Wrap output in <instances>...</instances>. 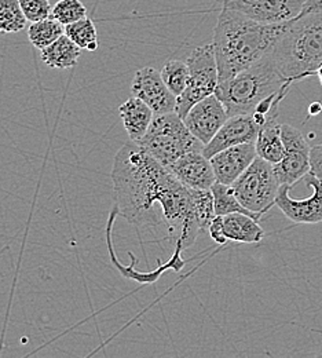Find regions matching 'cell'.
Returning <instances> with one entry per match:
<instances>
[{
	"mask_svg": "<svg viewBox=\"0 0 322 358\" xmlns=\"http://www.w3.org/2000/svg\"><path fill=\"white\" fill-rule=\"evenodd\" d=\"M177 180L137 142H127L117 152L112 169L113 200L119 215L136 227L163 224L161 206Z\"/></svg>",
	"mask_w": 322,
	"mask_h": 358,
	"instance_id": "cell-1",
	"label": "cell"
},
{
	"mask_svg": "<svg viewBox=\"0 0 322 358\" xmlns=\"http://www.w3.org/2000/svg\"><path fill=\"white\" fill-rule=\"evenodd\" d=\"M291 24L292 21L262 24L235 10L222 7L212 42L219 83L234 78L269 54Z\"/></svg>",
	"mask_w": 322,
	"mask_h": 358,
	"instance_id": "cell-2",
	"label": "cell"
},
{
	"mask_svg": "<svg viewBox=\"0 0 322 358\" xmlns=\"http://www.w3.org/2000/svg\"><path fill=\"white\" fill-rule=\"evenodd\" d=\"M270 54L286 79L298 82L317 75L322 65V0H306Z\"/></svg>",
	"mask_w": 322,
	"mask_h": 358,
	"instance_id": "cell-3",
	"label": "cell"
},
{
	"mask_svg": "<svg viewBox=\"0 0 322 358\" xmlns=\"http://www.w3.org/2000/svg\"><path fill=\"white\" fill-rule=\"evenodd\" d=\"M295 83L282 76L272 54H266L252 66L240 72L234 78L218 85L215 95L225 105L229 117L237 115H252L256 106L268 96Z\"/></svg>",
	"mask_w": 322,
	"mask_h": 358,
	"instance_id": "cell-4",
	"label": "cell"
},
{
	"mask_svg": "<svg viewBox=\"0 0 322 358\" xmlns=\"http://www.w3.org/2000/svg\"><path fill=\"white\" fill-rule=\"evenodd\" d=\"M137 143L166 169L189 152H203L205 146L189 131L177 112L156 115L147 133Z\"/></svg>",
	"mask_w": 322,
	"mask_h": 358,
	"instance_id": "cell-5",
	"label": "cell"
},
{
	"mask_svg": "<svg viewBox=\"0 0 322 358\" xmlns=\"http://www.w3.org/2000/svg\"><path fill=\"white\" fill-rule=\"evenodd\" d=\"M279 186L273 164L259 156L231 185L240 203L261 218L276 206Z\"/></svg>",
	"mask_w": 322,
	"mask_h": 358,
	"instance_id": "cell-6",
	"label": "cell"
},
{
	"mask_svg": "<svg viewBox=\"0 0 322 358\" xmlns=\"http://www.w3.org/2000/svg\"><path fill=\"white\" fill-rule=\"evenodd\" d=\"M189 80L184 92L178 96L177 113L184 119L198 101L215 94L219 85V71L214 45L196 47L186 59Z\"/></svg>",
	"mask_w": 322,
	"mask_h": 358,
	"instance_id": "cell-7",
	"label": "cell"
},
{
	"mask_svg": "<svg viewBox=\"0 0 322 358\" xmlns=\"http://www.w3.org/2000/svg\"><path fill=\"white\" fill-rule=\"evenodd\" d=\"M281 136L285 150L281 162L273 166L275 174L279 185H295L310 173L312 148L293 126L281 124Z\"/></svg>",
	"mask_w": 322,
	"mask_h": 358,
	"instance_id": "cell-8",
	"label": "cell"
},
{
	"mask_svg": "<svg viewBox=\"0 0 322 358\" xmlns=\"http://www.w3.org/2000/svg\"><path fill=\"white\" fill-rule=\"evenodd\" d=\"M302 180L312 189V196L293 199L291 196L293 185H281L277 193L276 206L295 224H320L322 222V182L310 173Z\"/></svg>",
	"mask_w": 322,
	"mask_h": 358,
	"instance_id": "cell-9",
	"label": "cell"
},
{
	"mask_svg": "<svg viewBox=\"0 0 322 358\" xmlns=\"http://www.w3.org/2000/svg\"><path fill=\"white\" fill-rule=\"evenodd\" d=\"M305 3L306 0H226L222 4L262 24H282L296 18Z\"/></svg>",
	"mask_w": 322,
	"mask_h": 358,
	"instance_id": "cell-10",
	"label": "cell"
},
{
	"mask_svg": "<svg viewBox=\"0 0 322 358\" xmlns=\"http://www.w3.org/2000/svg\"><path fill=\"white\" fill-rule=\"evenodd\" d=\"M134 96L147 103L156 115L177 112L178 96L171 92L156 68L145 66L136 72L131 83Z\"/></svg>",
	"mask_w": 322,
	"mask_h": 358,
	"instance_id": "cell-11",
	"label": "cell"
},
{
	"mask_svg": "<svg viewBox=\"0 0 322 358\" xmlns=\"http://www.w3.org/2000/svg\"><path fill=\"white\" fill-rule=\"evenodd\" d=\"M228 119L229 115L225 105L215 94H212L191 106L184 116V122L189 131L207 145L218 134Z\"/></svg>",
	"mask_w": 322,
	"mask_h": 358,
	"instance_id": "cell-12",
	"label": "cell"
},
{
	"mask_svg": "<svg viewBox=\"0 0 322 358\" xmlns=\"http://www.w3.org/2000/svg\"><path fill=\"white\" fill-rule=\"evenodd\" d=\"M261 129L262 126L256 122L254 115L230 116L221 127L218 134L204 146L203 153L205 155V157L211 159L214 155L224 149L241 143L255 142Z\"/></svg>",
	"mask_w": 322,
	"mask_h": 358,
	"instance_id": "cell-13",
	"label": "cell"
},
{
	"mask_svg": "<svg viewBox=\"0 0 322 358\" xmlns=\"http://www.w3.org/2000/svg\"><path fill=\"white\" fill-rule=\"evenodd\" d=\"M255 142L241 143L224 149L214 155L210 160L215 173L217 182L233 185L238 177L254 163L256 159Z\"/></svg>",
	"mask_w": 322,
	"mask_h": 358,
	"instance_id": "cell-14",
	"label": "cell"
},
{
	"mask_svg": "<svg viewBox=\"0 0 322 358\" xmlns=\"http://www.w3.org/2000/svg\"><path fill=\"white\" fill-rule=\"evenodd\" d=\"M184 186L208 190L217 182L211 160L203 152H189L167 169Z\"/></svg>",
	"mask_w": 322,
	"mask_h": 358,
	"instance_id": "cell-15",
	"label": "cell"
},
{
	"mask_svg": "<svg viewBox=\"0 0 322 358\" xmlns=\"http://www.w3.org/2000/svg\"><path fill=\"white\" fill-rule=\"evenodd\" d=\"M119 113L130 141L134 142H138L140 138H143L154 119L152 108L137 96H131L122 103Z\"/></svg>",
	"mask_w": 322,
	"mask_h": 358,
	"instance_id": "cell-16",
	"label": "cell"
},
{
	"mask_svg": "<svg viewBox=\"0 0 322 358\" xmlns=\"http://www.w3.org/2000/svg\"><path fill=\"white\" fill-rule=\"evenodd\" d=\"M224 233L228 241L256 244L265 238V230L259 221L240 213H234L222 217Z\"/></svg>",
	"mask_w": 322,
	"mask_h": 358,
	"instance_id": "cell-17",
	"label": "cell"
},
{
	"mask_svg": "<svg viewBox=\"0 0 322 358\" xmlns=\"http://www.w3.org/2000/svg\"><path fill=\"white\" fill-rule=\"evenodd\" d=\"M80 55L82 48L73 41H71L66 35H62L54 43L41 50L42 61L52 69L76 68Z\"/></svg>",
	"mask_w": 322,
	"mask_h": 358,
	"instance_id": "cell-18",
	"label": "cell"
},
{
	"mask_svg": "<svg viewBox=\"0 0 322 358\" xmlns=\"http://www.w3.org/2000/svg\"><path fill=\"white\" fill-rule=\"evenodd\" d=\"M256 153L263 160L272 163L273 166L279 163L284 156V142L281 136V124L277 123V119L269 120L259 131L255 141Z\"/></svg>",
	"mask_w": 322,
	"mask_h": 358,
	"instance_id": "cell-19",
	"label": "cell"
},
{
	"mask_svg": "<svg viewBox=\"0 0 322 358\" xmlns=\"http://www.w3.org/2000/svg\"><path fill=\"white\" fill-rule=\"evenodd\" d=\"M212 196H214V204H215V214L225 217L229 214H234V213H240V214H245L249 215L255 220H261V217H258L256 214L251 213L249 210H247L240 200L237 199L231 185H225L221 182H215L211 187Z\"/></svg>",
	"mask_w": 322,
	"mask_h": 358,
	"instance_id": "cell-20",
	"label": "cell"
},
{
	"mask_svg": "<svg viewBox=\"0 0 322 358\" xmlns=\"http://www.w3.org/2000/svg\"><path fill=\"white\" fill-rule=\"evenodd\" d=\"M62 35H65V27L51 17L43 21L31 22L28 28L29 42L38 50L46 48Z\"/></svg>",
	"mask_w": 322,
	"mask_h": 358,
	"instance_id": "cell-21",
	"label": "cell"
},
{
	"mask_svg": "<svg viewBox=\"0 0 322 358\" xmlns=\"http://www.w3.org/2000/svg\"><path fill=\"white\" fill-rule=\"evenodd\" d=\"M65 35L79 45L82 50L95 51L99 47L96 27L92 18L85 17L65 27Z\"/></svg>",
	"mask_w": 322,
	"mask_h": 358,
	"instance_id": "cell-22",
	"label": "cell"
},
{
	"mask_svg": "<svg viewBox=\"0 0 322 358\" xmlns=\"http://www.w3.org/2000/svg\"><path fill=\"white\" fill-rule=\"evenodd\" d=\"M20 0H0V34H17L27 28Z\"/></svg>",
	"mask_w": 322,
	"mask_h": 358,
	"instance_id": "cell-23",
	"label": "cell"
},
{
	"mask_svg": "<svg viewBox=\"0 0 322 358\" xmlns=\"http://www.w3.org/2000/svg\"><path fill=\"white\" fill-rule=\"evenodd\" d=\"M161 78L171 92L180 96L189 80V66L184 61L170 59L161 69Z\"/></svg>",
	"mask_w": 322,
	"mask_h": 358,
	"instance_id": "cell-24",
	"label": "cell"
},
{
	"mask_svg": "<svg viewBox=\"0 0 322 358\" xmlns=\"http://www.w3.org/2000/svg\"><path fill=\"white\" fill-rule=\"evenodd\" d=\"M87 17V8L80 0H58L52 6L51 18L61 22L64 27L73 24Z\"/></svg>",
	"mask_w": 322,
	"mask_h": 358,
	"instance_id": "cell-25",
	"label": "cell"
},
{
	"mask_svg": "<svg viewBox=\"0 0 322 358\" xmlns=\"http://www.w3.org/2000/svg\"><path fill=\"white\" fill-rule=\"evenodd\" d=\"M24 15L29 22L43 21L51 17L52 4L50 0H20Z\"/></svg>",
	"mask_w": 322,
	"mask_h": 358,
	"instance_id": "cell-26",
	"label": "cell"
},
{
	"mask_svg": "<svg viewBox=\"0 0 322 358\" xmlns=\"http://www.w3.org/2000/svg\"><path fill=\"white\" fill-rule=\"evenodd\" d=\"M208 233H210V237L219 245H224L226 244L228 238L224 233V221H222V217L221 215H217L212 222L208 227Z\"/></svg>",
	"mask_w": 322,
	"mask_h": 358,
	"instance_id": "cell-27",
	"label": "cell"
},
{
	"mask_svg": "<svg viewBox=\"0 0 322 358\" xmlns=\"http://www.w3.org/2000/svg\"><path fill=\"white\" fill-rule=\"evenodd\" d=\"M310 163H312L310 174L314 176L316 178L320 179L322 182V143L312 148Z\"/></svg>",
	"mask_w": 322,
	"mask_h": 358,
	"instance_id": "cell-28",
	"label": "cell"
},
{
	"mask_svg": "<svg viewBox=\"0 0 322 358\" xmlns=\"http://www.w3.org/2000/svg\"><path fill=\"white\" fill-rule=\"evenodd\" d=\"M321 103L320 102H316V103H313L310 108H309V112H310V115H317V113H320L321 112Z\"/></svg>",
	"mask_w": 322,
	"mask_h": 358,
	"instance_id": "cell-29",
	"label": "cell"
},
{
	"mask_svg": "<svg viewBox=\"0 0 322 358\" xmlns=\"http://www.w3.org/2000/svg\"><path fill=\"white\" fill-rule=\"evenodd\" d=\"M317 76H319V79H320V82H321L322 86V65L320 66V69L317 71Z\"/></svg>",
	"mask_w": 322,
	"mask_h": 358,
	"instance_id": "cell-30",
	"label": "cell"
},
{
	"mask_svg": "<svg viewBox=\"0 0 322 358\" xmlns=\"http://www.w3.org/2000/svg\"><path fill=\"white\" fill-rule=\"evenodd\" d=\"M217 1H219V3H224V1H226V0H217Z\"/></svg>",
	"mask_w": 322,
	"mask_h": 358,
	"instance_id": "cell-31",
	"label": "cell"
}]
</instances>
